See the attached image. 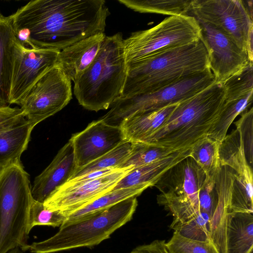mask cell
Listing matches in <instances>:
<instances>
[{"instance_id": "41", "label": "cell", "mask_w": 253, "mask_h": 253, "mask_svg": "<svg viewBox=\"0 0 253 253\" xmlns=\"http://www.w3.org/2000/svg\"><path fill=\"white\" fill-rule=\"evenodd\" d=\"M130 253H139L134 250H133L132 252H131Z\"/></svg>"}, {"instance_id": "13", "label": "cell", "mask_w": 253, "mask_h": 253, "mask_svg": "<svg viewBox=\"0 0 253 253\" xmlns=\"http://www.w3.org/2000/svg\"><path fill=\"white\" fill-rule=\"evenodd\" d=\"M219 154L221 166H227L234 172L231 211L253 213V170L247 160L243 141L237 129L226 135L220 144Z\"/></svg>"}, {"instance_id": "2", "label": "cell", "mask_w": 253, "mask_h": 253, "mask_svg": "<svg viewBox=\"0 0 253 253\" xmlns=\"http://www.w3.org/2000/svg\"><path fill=\"white\" fill-rule=\"evenodd\" d=\"M225 102V91L215 82L178 103L165 123L141 142L180 151L192 149L208 136Z\"/></svg>"}, {"instance_id": "10", "label": "cell", "mask_w": 253, "mask_h": 253, "mask_svg": "<svg viewBox=\"0 0 253 253\" xmlns=\"http://www.w3.org/2000/svg\"><path fill=\"white\" fill-rule=\"evenodd\" d=\"M72 98L71 81L57 66L42 75L22 99L20 106L35 126L64 108Z\"/></svg>"}, {"instance_id": "22", "label": "cell", "mask_w": 253, "mask_h": 253, "mask_svg": "<svg viewBox=\"0 0 253 253\" xmlns=\"http://www.w3.org/2000/svg\"><path fill=\"white\" fill-rule=\"evenodd\" d=\"M35 126L26 119L0 130V169L20 160Z\"/></svg>"}, {"instance_id": "7", "label": "cell", "mask_w": 253, "mask_h": 253, "mask_svg": "<svg viewBox=\"0 0 253 253\" xmlns=\"http://www.w3.org/2000/svg\"><path fill=\"white\" fill-rule=\"evenodd\" d=\"M215 82L213 74L208 69L153 92L120 97L112 103L110 110L100 119L109 125L120 126L124 120L133 115L177 104Z\"/></svg>"}, {"instance_id": "15", "label": "cell", "mask_w": 253, "mask_h": 253, "mask_svg": "<svg viewBox=\"0 0 253 253\" xmlns=\"http://www.w3.org/2000/svg\"><path fill=\"white\" fill-rule=\"evenodd\" d=\"M126 139L120 126L109 125L100 119L73 134L69 141L79 168L110 151Z\"/></svg>"}, {"instance_id": "25", "label": "cell", "mask_w": 253, "mask_h": 253, "mask_svg": "<svg viewBox=\"0 0 253 253\" xmlns=\"http://www.w3.org/2000/svg\"><path fill=\"white\" fill-rule=\"evenodd\" d=\"M146 189L143 186H136L109 191L86 206L67 216L62 225L75 222L82 218L107 209L128 198L137 197Z\"/></svg>"}, {"instance_id": "5", "label": "cell", "mask_w": 253, "mask_h": 253, "mask_svg": "<svg viewBox=\"0 0 253 253\" xmlns=\"http://www.w3.org/2000/svg\"><path fill=\"white\" fill-rule=\"evenodd\" d=\"M137 205V197L129 198L62 225L51 237L29 245L28 250L32 253H54L98 245L132 219Z\"/></svg>"}, {"instance_id": "30", "label": "cell", "mask_w": 253, "mask_h": 253, "mask_svg": "<svg viewBox=\"0 0 253 253\" xmlns=\"http://www.w3.org/2000/svg\"><path fill=\"white\" fill-rule=\"evenodd\" d=\"M177 151H179L148 143L133 142L130 155L120 169L130 167L135 168L147 165L167 157Z\"/></svg>"}, {"instance_id": "17", "label": "cell", "mask_w": 253, "mask_h": 253, "mask_svg": "<svg viewBox=\"0 0 253 253\" xmlns=\"http://www.w3.org/2000/svg\"><path fill=\"white\" fill-rule=\"evenodd\" d=\"M77 169L73 147L69 141L47 167L35 177L31 187L34 200L43 203L54 191L73 177Z\"/></svg>"}, {"instance_id": "39", "label": "cell", "mask_w": 253, "mask_h": 253, "mask_svg": "<svg viewBox=\"0 0 253 253\" xmlns=\"http://www.w3.org/2000/svg\"><path fill=\"white\" fill-rule=\"evenodd\" d=\"M245 6L250 16L253 17V0H243Z\"/></svg>"}, {"instance_id": "42", "label": "cell", "mask_w": 253, "mask_h": 253, "mask_svg": "<svg viewBox=\"0 0 253 253\" xmlns=\"http://www.w3.org/2000/svg\"><path fill=\"white\" fill-rule=\"evenodd\" d=\"M253 253V252H252V253Z\"/></svg>"}, {"instance_id": "32", "label": "cell", "mask_w": 253, "mask_h": 253, "mask_svg": "<svg viewBox=\"0 0 253 253\" xmlns=\"http://www.w3.org/2000/svg\"><path fill=\"white\" fill-rule=\"evenodd\" d=\"M211 217V214L202 212L170 228L188 239L200 241L210 240Z\"/></svg>"}, {"instance_id": "28", "label": "cell", "mask_w": 253, "mask_h": 253, "mask_svg": "<svg viewBox=\"0 0 253 253\" xmlns=\"http://www.w3.org/2000/svg\"><path fill=\"white\" fill-rule=\"evenodd\" d=\"M132 144V142L126 139L114 149L94 161L77 168L71 179L95 171L120 169L130 155Z\"/></svg>"}, {"instance_id": "34", "label": "cell", "mask_w": 253, "mask_h": 253, "mask_svg": "<svg viewBox=\"0 0 253 253\" xmlns=\"http://www.w3.org/2000/svg\"><path fill=\"white\" fill-rule=\"evenodd\" d=\"M166 245L170 253H220L211 240H194L175 231Z\"/></svg>"}, {"instance_id": "16", "label": "cell", "mask_w": 253, "mask_h": 253, "mask_svg": "<svg viewBox=\"0 0 253 253\" xmlns=\"http://www.w3.org/2000/svg\"><path fill=\"white\" fill-rule=\"evenodd\" d=\"M206 177L203 169L189 156L167 171L154 186L160 194L190 202L202 211L198 194Z\"/></svg>"}, {"instance_id": "37", "label": "cell", "mask_w": 253, "mask_h": 253, "mask_svg": "<svg viewBox=\"0 0 253 253\" xmlns=\"http://www.w3.org/2000/svg\"><path fill=\"white\" fill-rule=\"evenodd\" d=\"M134 250L139 253H170L166 247V241L161 240L138 246Z\"/></svg>"}, {"instance_id": "31", "label": "cell", "mask_w": 253, "mask_h": 253, "mask_svg": "<svg viewBox=\"0 0 253 253\" xmlns=\"http://www.w3.org/2000/svg\"><path fill=\"white\" fill-rule=\"evenodd\" d=\"M221 84L225 91V100L240 98L253 91V62H249Z\"/></svg>"}, {"instance_id": "9", "label": "cell", "mask_w": 253, "mask_h": 253, "mask_svg": "<svg viewBox=\"0 0 253 253\" xmlns=\"http://www.w3.org/2000/svg\"><path fill=\"white\" fill-rule=\"evenodd\" d=\"M188 15L210 24L253 53V22L242 0H192Z\"/></svg>"}, {"instance_id": "21", "label": "cell", "mask_w": 253, "mask_h": 253, "mask_svg": "<svg viewBox=\"0 0 253 253\" xmlns=\"http://www.w3.org/2000/svg\"><path fill=\"white\" fill-rule=\"evenodd\" d=\"M177 104L136 114L124 120L120 126L126 139L132 142L142 141L165 123Z\"/></svg>"}, {"instance_id": "12", "label": "cell", "mask_w": 253, "mask_h": 253, "mask_svg": "<svg viewBox=\"0 0 253 253\" xmlns=\"http://www.w3.org/2000/svg\"><path fill=\"white\" fill-rule=\"evenodd\" d=\"M134 168L118 169L94 179L70 180L54 191L44 202L48 209L59 211L66 217L113 190Z\"/></svg>"}, {"instance_id": "24", "label": "cell", "mask_w": 253, "mask_h": 253, "mask_svg": "<svg viewBox=\"0 0 253 253\" xmlns=\"http://www.w3.org/2000/svg\"><path fill=\"white\" fill-rule=\"evenodd\" d=\"M253 213L230 212L228 216L225 253H251L253 250Z\"/></svg>"}, {"instance_id": "6", "label": "cell", "mask_w": 253, "mask_h": 253, "mask_svg": "<svg viewBox=\"0 0 253 253\" xmlns=\"http://www.w3.org/2000/svg\"><path fill=\"white\" fill-rule=\"evenodd\" d=\"M28 173L20 160L0 169V253L28 250V218L32 201Z\"/></svg>"}, {"instance_id": "1", "label": "cell", "mask_w": 253, "mask_h": 253, "mask_svg": "<svg viewBox=\"0 0 253 253\" xmlns=\"http://www.w3.org/2000/svg\"><path fill=\"white\" fill-rule=\"evenodd\" d=\"M109 15L104 0H34L10 16L22 45L60 51L104 33Z\"/></svg>"}, {"instance_id": "14", "label": "cell", "mask_w": 253, "mask_h": 253, "mask_svg": "<svg viewBox=\"0 0 253 253\" xmlns=\"http://www.w3.org/2000/svg\"><path fill=\"white\" fill-rule=\"evenodd\" d=\"M197 21L201 40L208 52L209 68L216 82H223L252 62L247 51L231 38L210 24Z\"/></svg>"}, {"instance_id": "33", "label": "cell", "mask_w": 253, "mask_h": 253, "mask_svg": "<svg viewBox=\"0 0 253 253\" xmlns=\"http://www.w3.org/2000/svg\"><path fill=\"white\" fill-rule=\"evenodd\" d=\"M66 216L59 211L46 208L43 203L33 200L28 218V231L36 226L60 227L64 222Z\"/></svg>"}, {"instance_id": "3", "label": "cell", "mask_w": 253, "mask_h": 253, "mask_svg": "<svg viewBox=\"0 0 253 253\" xmlns=\"http://www.w3.org/2000/svg\"><path fill=\"white\" fill-rule=\"evenodd\" d=\"M126 69L120 97L153 92L210 68L208 52L200 39L157 55L126 64Z\"/></svg>"}, {"instance_id": "29", "label": "cell", "mask_w": 253, "mask_h": 253, "mask_svg": "<svg viewBox=\"0 0 253 253\" xmlns=\"http://www.w3.org/2000/svg\"><path fill=\"white\" fill-rule=\"evenodd\" d=\"M220 144L206 136L192 148L190 157L201 167L207 177L216 176L221 167L219 154Z\"/></svg>"}, {"instance_id": "19", "label": "cell", "mask_w": 253, "mask_h": 253, "mask_svg": "<svg viewBox=\"0 0 253 253\" xmlns=\"http://www.w3.org/2000/svg\"><path fill=\"white\" fill-rule=\"evenodd\" d=\"M233 170L227 166H221L216 177L218 195L216 208L211 219V239L220 253H225L227 219L230 210V200Z\"/></svg>"}, {"instance_id": "20", "label": "cell", "mask_w": 253, "mask_h": 253, "mask_svg": "<svg viewBox=\"0 0 253 253\" xmlns=\"http://www.w3.org/2000/svg\"><path fill=\"white\" fill-rule=\"evenodd\" d=\"M192 148L176 152L151 164L133 169L116 185L112 190L141 186H154L163 174L178 162L190 156Z\"/></svg>"}, {"instance_id": "11", "label": "cell", "mask_w": 253, "mask_h": 253, "mask_svg": "<svg viewBox=\"0 0 253 253\" xmlns=\"http://www.w3.org/2000/svg\"><path fill=\"white\" fill-rule=\"evenodd\" d=\"M13 46L8 105H20L22 99L35 83L56 66L60 51L27 48L22 45L16 38Z\"/></svg>"}, {"instance_id": "38", "label": "cell", "mask_w": 253, "mask_h": 253, "mask_svg": "<svg viewBox=\"0 0 253 253\" xmlns=\"http://www.w3.org/2000/svg\"><path fill=\"white\" fill-rule=\"evenodd\" d=\"M116 169H107L91 172L82 176L73 178L70 180L80 181L94 179L103 176L115 171ZM70 181V180H69Z\"/></svg>"}, {"instance_id": "27", "label": "cell", "mask_w": 253, "mask_h": 253, "mask_svg": "<svg viewBox=\"0 0 253 253\" xmlns=\"http://www.w3.org/2000/svg\"><path fill=\"white\" fill-rule=\"evenodd\" d=\"M135 11L169 16L188 15L192 0H118Z\"/></svg>"}, {"instance_id": "8", "label": "cell", "mask_w": 253, "mask_h": 253, "mask_svg": "<svg viewBox=\"0 0 253 253\" xmlns=\"http://www.w3.org/2000/svg\"><path fill=\"white\" fill-rule=\"evenodd\" d=\"M201 29L190 15L170 16L155 26L133 32L123 43L126 64L199 40Z\"/></svg>"}, {"instance_id": "35", "label": "cell", "mask_w": 253, "mask_h": 253, "mask_svg": "<svg viewBox=\"0 0 253 253\" xmlns=\"http://www.w3.org/2000/svg\"><path fill=\"white\" fill-rule=\"evenodd\" d=\"M244 145L247 160L252 168L253 148V108L243 112L241 118L234 123Z\"/></svg>"}, {"instance_id": "36", "label": "cell", "mask_w": 253, "mask_h": 253, "mask_svg": "<svg viewBox=\"0 0 253 253\" xmlns=\"http://www.w3.org/2000/svg\"><path fill=\"white\" fill-rule=\"evenodd\" d=\"M20 108L10 107L9 105L0 106V130L25 121Z\"/></svg>"}, {"instance_id": "18", "label": "cell", "mask_w": 253, "mask_h": 253, "mask_svg": "<svg viewBox=\"0 0 253 253\" xmlns=\"http://www.w3.org/2000/svg\"><path fill=\"white\" fill-rule=\"evenodd\" d=\"M106 36L104 33H98L63 49L59 52L56 66L75 83L96 58Z\"/></svg>"}, {"instance_id": "4", "label": "cell", "mask_w": 253, "mask_h": 253, "mask_svg": "<svg viewBox=\"0 0 253 253\" xmlns=\"http://www.w3.org/2000/svg\"><path fill=\"white\" fill-rule=\"evenodd\" d=\"M123 41L120 32L106 36L94 61L74 83V94L85 109L106 110L120 97L127 71Z\"/></svg>"}, {"instance_id": "23", "label": "cell", "mask_w": 253, "mask_h": 253, "mask_svg": "<svg viewBox=\"0 0 253 253\" xmlns=\"http://www.w3.org/2000/svg\"><path fill=\"white\" fill-rule=\"evenodd\" d=\"M15 38L10 16L0 13V106L8 104Z\"/></svg>"}, {"instance_id": "40", "label": "cell", "mask_w": 253, "mask_h": 253, "mask_svg": "<svg viewBox=\"0 0 253 253\" xmlns=\"http://www.w3.org/2000/svg\"><path fill=\"white\" fill-rule=\"evenodd\" d=\"M7 253H24V252L21 249L17 248L10 250Z\"/></svg>"}, {"instance_id": "26", "label": "cell", "mask_w": 253, "mask_h": 253, "mask_svg": "<svg viewBox=\"0 0 253 253\" xmlns=\"http://www.w3.org/2000/svg\"><path fill=\"white\" fill-rule=\"evenodd\" d=\"M253 91L235 99L225 100L218 117L210 129L208 136L221 143L235 119L246 110L253 102Z\"/></svg>"}]
</instances>
